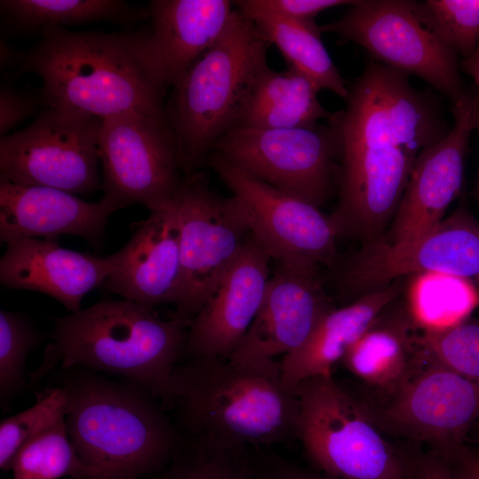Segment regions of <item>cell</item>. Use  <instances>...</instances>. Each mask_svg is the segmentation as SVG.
Returning a JSON list of instances; mask_svg holds the SVG:
<instances>
[{"label": "cell", "mask_w": 479, "mask_h": 479, "mask_svg": "<svg viewBox=\"0 0 479 479\" xmlns=\"http://www.w3.org/2000/svg\"><path fill=\"white\" fill-rule=\"evenodd\" d=\"M169 410L192 438L243 447L298 440L299 400L276 360L188 357L173 372Z\"/></svg>", "instance_id": "6da1fadb"}, {"label": "cell", "mask_w": 479, "mask_h": 479, "mask_svg": "<svg viewBox=\"0 0 479 479\" xmlns=\"http://www.w3.org/2000/svg\"><path fill=\"white\" fill-rule=\"evenodd\" d=\"M190 323L160 318L134 301L102 299L55 320L52 342L31 375L40 379L57 365L118 374L145 389L169 410L173 372L185 355Z\"/></svg>", "instance_id": "7a4b0ae2"}, {"label": "cell", "mask_w": 479, "mask_h": 479, "mask_svg": "<svg viewBox=\"0 0 479 479\" xmlns=\"http://www.w3.org/2000/svg\"><path fill=\"white\" fill-rule=\"evenodd\" d=\"M27 52L17 74L34 73L47 107L83 112L100 119L140 113L167 121L166 89L140 62L138 34L73 32L47 27Z\"/></svg>", "instance_id": "3957f363"}, {"label": "cell", "mask_w": 479, "mask_h": 479, "mask_svg": "<svg viewBox=\"0 0 479 479\" xmlns=\"http://www.w3.org/2000/svg\"><path fill=\"white\" fill-rule=\"evenodd\" d=\"M66 426L91 479H138L167 467L185 437L143 387L82 373L64 385Z\"/></svg>", "instance_id": "277c9868"}, {"label": "cell", "mask_w": 479, "mask_h": 479, "mask_svg": "<svg viewBox=\"0 0 479 479\" xmlns=\"http://www.w3.org/2000/svg\"><path fill=\"white\" fill-rule=\"evenodd\" d=\"M270 44L238 9L220 37L175 82L165 114L182 171L206 164L233 126L262 72Z\"/></svg>", "instance_id": "5b68a950"}, {"label": "cell", "mask_w": 479, "mask_h": 479, "mask_svg": "<svg viewBox=\"0 0 479 479\" xmlns=\"http://www.w3.org/2000/svg\"><path fill=\"white\" fill-rule=\"evenodd\" d=\"M294 391L298 440L314 469L336 479H410L413 444L389 441L359 389L327 374Z\"/></svg>", "instance_id": "8992f818"}, {"label": "cell", "mask_w": 479, "mask_h": 479, "mask_svg": "<svg viewBox=\"0 0 479 479\" xmlns=\"http://www.w3.org/2000/svg\"><path fill=\"white\" fill-rule=\"evenodd\" d=\"M212 152L245 174L318 208L338 188L342 140L333 114L326 124L309 127L234 126Z\"/></svg>", "instance_id": "52a82bcc"}, {"label": "cell", "mask_w": 479, "mask_h": 479, "mask_svg": "<svg viewBox=\"0 0 479 479\" xmlns=\"http://www.w3.org/2000/svg\"><path fill=\"white\" fill-rule=\"evenodd\" d=\"M177 216L180 274L174 317L191 323L251 234L232 195L218 196L204 173L185 174L173 198Z\"/></svg>", "instance_id": "ba28073f"}, {"label": "cell", "mask_w": 479, "mask_h": 479, "mask_svg": "<svg viewBox=\"0 0 479 479\" xmlns=\"http://www.w3.org/2000/svg\"><path fill=\"white\" fill-rule=\"evenodd\" d=\"M102 119L47 107L25 129L0 139V181L88 195L101 185L98 132Z\"/></svg>", "instance_id": "9c48e42d"}, {"label": "cell", "mask_w": 479, "mask_h": 479, "mask_svg": "<svg viewBox=\"0 0 479 479\" xmlns=\"http://www.w3.org/2000/svg\"><path fill=\"white\" fill-rule=\"evenodd\" d=\"M421 272L457 276L479 290V221L465 197L447 217L411 240L365 243L338 274L339 295L351 302Z\"/></svg>", "instance_id": "30bf717a"}, {"label": "cell", "mask_w": 479, "mask_h": 479, "mask_svg": "<svg viewBox=\"0 0 479 479\" xmlns=\"http://www.w3.org/2000/svg\"><path fill=\"white\" fill-rule=\"evenodd\" d=\"M320 31L362 46L375 62L420 77L452 102L466 90L457 53L422 24L415 1H355Z\"/></svg>", "instance_id": "8fae6325"}, {"label": "cell", "mask_w": 479, "mask_h": 479, "mask_svg": "<svg viewBox=\"0 0 479 479\" xmlns=\"http://www.w3.org/2000/svg\"><path fill=\"white\" fill-rule=\"evenodd\" d=\"M104 197L119 209L141 204L168 208L184 176L167 121L140 113L102 119L98 132Z\"/></svg>", "instance_id": "7c38bea8"}, {"label": "cell", "mask_w": 479, "mask_h": 479, "mask_svg": "<svg viewBox=\"0 0 479 479\" xmlns=\"http://www.w3.org/2000/svg\"><path fill=\"white\" fill-rule=\"evenodd\" d=\"M206 164L238 200L251 233L271 259L307 271L335 263L338 235L318 207L245 174L216 153Z\"/></svg>", "instance_id": "4fadbf2b"}, {"label": "cell", "mask_w": 479, "mask_h": 479, "mask_svg": "<svg viewBox=\"0 0 479 479\" xmlns=\"http://www.w3.org/2000/svg\"><path fill=\"white\" fill-rule=\"evenodd\" d=\"M369 402L388 435L426 444L446 462L479 420V383L434 364L387 400Z\"/></svg>", "instance_id": "5bb4252c"}, {"label": "cell", "mask_w": 479, "mask_h": 479, "mask_svg": "<svg viewBox=\"0 0 479 479\" xmlns=\"http://www.w3.org/2000/svg\"><path fill=\"white\" fill-rule=\"evenodd\" d=\"M479 90H467L454 102L453 127L417 157L397 213L380 238L389 244L411 240L432 229L461 194L464 166L475 130Z\"/></svg>", "instance_id": "9a60e30c"}, {"label": "cell", "mask_w": 479, "mask_h": 479, "mask_svg": "<svg viewBox=\"0 0 479 479\" xmlns=\"http://www.w3.org/2000/svg\"><path fill=\"white\" fill-rule=\"evenodd\" d=\"M335 306L318 271L280 265L270 278L261 307L241 342L228 359L238 365L275 360L299 349Z\"/></svg>", "instance_id": "2e32d148"}, {"label": "cell", "mask_w": 479, "mask_h": 479, "mask_svg": "<svg viewBox=\"0 0 479 479\" xmlns=\"http://www.w3.org/2000/svg\"><path fill=\"white\" fill-rule=\"evenodd\" d=\"M271 260L251 233L192 319L184 356L224 360L232 357L261 307Z\"/></svg>", "instance_id": "e0dca14e"}, {"label": "cell", "mask_w": 479, "mask_h": 479, "mask_svg": "<svg viewBox=\"0 0 479 479\" xmlns=\"http://www.w3.org/2000/svg\"><path fill=\"white\" fill-rule=\"evenodd\" d=\"M235 6L229 0H153L152 29L138 34L137 57L161 87H172L220 37Z\"/></svg>", "instance_id": "ac0fdd59"}, {"label": "cell", "mask_w": 479, "mask_h": 479, "mask_svg": "<svg viewBox=\"0 0 479 479\" xmlns=\"http://www.w3.org/2000/svg\"><path fill=\"white\" fill-rule=\"evenodd\" d=\"M118 210L104 196L88 202L56 188L0 181V241L38 237L58 240L61 235H72L99 249L108 219Z\"/></svg>", "instance_id": "d6986e66"}, {"label": "cell", "mask_w": 479, "mask_h": 479, "mask_svg": "<svg viewBox=\"0 0 479 479\" xmlns=\"http://www.w3.org/2000/svg\"><path fill=\"white\" fill-rule=\"evenodd\" d=\"M116 263L114 253L94 256L64 248L58 240L20 238L6 244L0 259V284L44 294L75 313L86 294L103 287Z\"/></svg>", "instance_id": "ffe728a7"}, {"label": "cell", "mask_w": 479, "mask_h": 479, "mask_svg": "<svg viewBox=\"0 0 479 479\" xmlns=\"http://www.w3.org/2000/svg\"><path fill=\"white\" fill-rule=\"evenodd\" d=\"M132 234L117 252L116 266L103 287L124 299L153 307L171 303L180 274L177 216L173 200L147 219L132 224Z\"/></svg>", "instance_id": "44dd1931"}, {"label": "cell", "mask_w": 479, "mask_h": 479, "mask_svg": "<svg viewBox=\"0 0 479 479\" xmlns=\"http://www.w3.org/2000/svg\"><path fill=\"white\" fill-rule=\"evenodd\" d=\"M420 333L405 300L398 297L345 354L341 362L365 389L359 390L370 401L387 400L428 365L419 344Z\"/></svg>", "instance_id": "7402d4cb"}, {"label": "cell", "mask_w": 479, "mask_h": 479, "mask_svg": "<svg viewBox=\"0 0 479 479\" xmlns=\"http://www.w3.org/2000/svg\"><path fill=\"white\" fill-rule=\"evenodd\" d=\"M407 281L408 277L398 278L381 289L330 310L299 349L283 357L280 366L284 385L294 391L307 378L332 374L333 367L378 315L403 295Z\"/></svg>", "instance_id": "603a6c76"}, {"label": "cell", "mask_w": 479, "mask_h": 479, "mask_svg": "<svg viewBox=\"0 0 479 479\" xmlns=\"http://www.w3.org/2000/svg\"><path fill=\"white\" fill-rule=\"evenodd\" d=\"M320 90L311 79L292 67L279 72L267 67L251 90L235 126L289 129L327 121L332 113L318 100Z\"/></svg>", "instance_id": "cb8c5ba5"}, {"label": "cell", "mask_w": 479, "mask_h": 479, "mask_svg": "<svg viewBox=\"0 0 479 479\" xmlns=\"http://www.w3.org/2000/svg\"><path fill=\"white\" fill-rule=\"evenodd\" d=\"M262 36L274 44L292 67L311 79L320 90H328L346 99L349 87L321 40L320 27L314 21H298L260 7L255 0L233 1Z\"/></svg>", "instance_id": "d4e9b609"}, {"label": "cell", "mask_w": 479, "mask_h": 479, "mask_svg": "<svg viewBox=\"0 0 479 479\" xmlns=\"http://www.w3.org/2000/svg\"><path fill=\"white\" fill-rule=\"evenodd\" d=\"M0 12L4 25L21 32L98 21L131 25L149 18L148 9L120 0H1Z\"/></svg>", "instance_id": "484cf974"}, {"label": "cell", "mask_w": 479, "mask_h": 479, "mask_svg": "<svg viewBox=\"0 0 479 479\" xmlns=\"http://www.w3.org/2000/svg\"><path fill=\"white\" fill-rule=\"evenodd\" d=\"M405 302L420 331L451 327L469 318L479 305V290L466 279L440 272L408 277Z\"/></svg>", "instance_id": "4316f807"}, {"label": "cell", "mask_w": 479, "mask_h": 479, "mask_svg": "<svg viewBox=\"0 0 479 479\" xmlns=\"http://www.w3.org/2000/svg\"><path fill=\"white\" fill-rule=\"evenodd\" d=\"M12 479H91L92 471L82 462L69 438L66 417L58 420L27 441L9 467Z\"/></svg>", "instance_id": "83f0119b"}, {"label": "cell", "mask_w": 479, "mask_h": 479, "mask_svg": "<svg viewBox=\"0 0 479 479\" xmlns=\"http://www.w3.org/2000/svg\"><path fill=\"white\" fill-rule=\"evenodd\" d=\"M248 448L187 437L160 479H255Z\"/></svg>", "instance_id": "f1b7e54d"}, {"label": "cell", "mask_w": 479, "mask_h": 479, "mask_svg": "<svg viewBox=\"0 0 479 479\" xmlns=\"http://www.w3.org/2000/svg\"><path fill=\"white\" fill-rule=\"evenodd\" d=\"M422 24L443 43L470 57L479 43V0L415 1Z\"/></svg>", "instance_id": "f546056e"}, {"label": "cell", "mask_w": 479, "mask_h": 479, "mask_svg": "<svg viewBox=\"0 0 479 479\" xmlns=\"http://www.w3.org/2000/svg\"><path fill=\"white\" fill-rule=\"evenodd\" d=\"M419 344L427 364L443 366L479 383V319L437 331H420Z\"/></svg>", "instance_id": "4dcf8cb0"}, {"label": "cell", "mask_w": 479, "mask_h": 479, "mask_svg": "<svg viewBox=\"0 0 479 479\" xmlns=\"http://www.w3.org/2000/svg\"><path fill=\"white\" fill-rule=\"evenodd\" d=\"M32 322L19 312L0 311V397L3 407L26 388L27 356L40 342Z\"/></svg>", "instance_id": "1f68e13d"}, {"label": "cell", "mask_w": 479, "mask_h": 479, "mask_svg": "<svg viewBox=\"0 0 479 479\" xmlns=\"http://www.w3.org/2000/svg\"><path fill=\"white\" fill-rule=\"evenodd\" d=\"M67 395L64 388L47 389L31 407L0 423V467L8 470L19 450L58 420L66 417Z\"/></svg>", "instance_id": "d6a6232c"}, {"label": "cell", "mask_w": 479, "mask_h": 479, "mask_svg": "<svg viewBox=\"0 0 479 479\" xmlns=\"http://www.w3.org/2000/svg\"><path fill=\"white\" fill-rule=\"evenodd\" d=\"M248 452L255 479H336L260 446L249 447Z\"/></svg>", "instance_id": "836d02e7"}, {"label": "cell", "mask_w": 479, "mask_h": 479, "mask_svg": "<svg viewBox=\"0 0 479 479\" xmlns=\"http://www.w3.org/2000/svg\"><path fill=\"white\" fill-rule=\"evenodd\" d=\"M40 98L8 85L0 89V134L1 137L22 121L32 115Z\"/></svg>", "instance_id": "e575fe53"}, {"label": "cell", "mask_w": 479, "mask_h": 479, "mask_svg": "<svg viewBox=\"0 0 479 479\" xmlns=\"http://www.w3.org/2000/svg\"><path fill=\"white\" fill-rule=\"evenodd\" d=\"M262 8L298 21H314L323 11L341 5H351L348 0H255Z\"/></svg>", "instance_id": "d590c367"}, {"label": "cell", "mask_w": 479, "mask_h": 479, "mask_svg": "<svg viewBox=\"0 0 479 479\" xmlns=\"http://www.w3.org/2000/svg\"><path fill=\"white\" fill-rule=\"evenodd\" d=\"M410 479H454L450 465L436 452H422L415 444Z\"/></svg>", "instance_id": "8d00e7d4"}, {"label": "cell", "mask_w": 479, "mask_h": 479, "mask_svg": "<svg viewBox=\"0 0 479 479\" xmlns=\"http://www.w3.org/2000/svg\"><path fill=\"white\" fill-rule=\"evenodd\" d=\"M454 479H479V449L460 446L448 461Z\"/></svg>", "instance_id": "74e56055"}, {"label": "cell", "mask_w": 479, "mask_h": 479, "mask_svg": "<svg viewBox=\"0 0 479 479\" xmlns=\"http://www.w3.org/2000/svg\"><path fill=\"white\" fill-rule=\"evenodd\" d=\"M26 53L20 52L11 45L1 40V67L5 68L9 65L18 62L19 67L22 63Z\"/></svg>", "instance_id": "f35d334b"}, {"label": "cell", "mask_w": 479, "mask_h": 479, "mask_svg": "<svg viewBox=\"0 0 479 479\" xmlns=\"http://www.w3.org/2000/svg\"><path fill=\"white\" fill-rule=\"evenodd\" d=\"M462 69L474 79L479 90V43L474 53L459 64Z\"/></svg>", "instance_id": "ab89813d"}, {"label": "cell", "mask_w": 479, "mask_h": 479, "mask_svg": "<svg viewBox=\"0 0 479 479\" xmlns=\"http://www.w3.org/2000/svg\"><path fill=\"white\" fill-rule=\"evenodd\" d=\"M475 130L479 133V94L475 109ZM474 196L479 200V177L477 179L476 185L474 189Z\"/></svg>", "instance_id": "60d3db41"}, {"label": "cell", "mask_w": 479, "mask_h": 479, "mask_svg": "<svg viewBox=\"0 0 479 479\" xmlns=\"http://www.w3.org/2000/svg\"><path fill=\"white\" fill-rule=\"evenodd\" d=\"M475 427L476 428L479 429V420L476 422V424L475 425Z\"/></svg>", "instance_id": "b9f144b4"}, {"label": "cell", "mask_w": 479, "mask_h": 479, "mask_svg": "<svg viewBox=\"0 0 479 479\" xmlns=\"http://www.w3.org/2000/svg\"><path fill=\"white\" fill-rule=\"evenodd\" d=\"M478 442H479V440H478Z\"/></svg>", "instance_id": "7bdbcfd3"}]
</instances>
